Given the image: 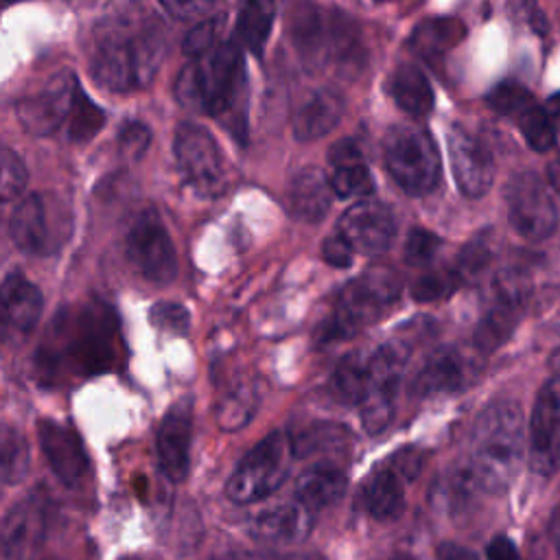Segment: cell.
<instances>
[{"mask_svg":"<svg viewBox=\"0 0 560 560\" xmlns=\"http://www.w3.org/2000/svg\"><path fill=\"white\" fill-rule=\"evenodd\" d=\"M79 83L72 70H59L37 90L15 101V114L31 136H48L70 116Z\"/></svg>","mask_w":560,"mask_h":560,"instance_id":"7c38bea8","label":"cell"},{"mask_svg":"<svg viewBox=\"0 0 560 560\" xmlns=\"http://www.w3.org/2000/svg\"><path fill=\"white\" fill-rule=\"evenodd\" d=\"M547 179H549V186L556 192H560V153L547 162Z\"/></svg>","mask_w":560,"mask_h":560,"instance_id":"f5cc1de1","label":"cell"},{"mask_svg":"<svg viewBox=\"0 0 560 560\" xmlns=\"http://www.w3.org/2000/svg\"><path fill=\"white\" fill-rule=\"evenodd\" d=\"M118 151L127 160H138L144 155L151 142V129L142 120H127L118 127Z\"/></svg>","mask_w":560,"mask_h":560,"instance_id":"ee69618b","label":"cell"},{"mask_svg":"<svg viewBox=\"0 0 560 560\" xmlns=\"http://www.w3.org/2000/svg\"><path fill=\"white\" fill-rule=\"evenodd\" d=\"M545 109H547V114H549V118H551V122H553L556 131L560 133V92H558V94H553V96H549V101H547Z\"/></svg>","mask_w":560,"mask_h":560,"instance_id":"db71d44e","label":"cell"},{"mask_svg":"<svg viewBox=\"0 0 560 560\" xmlns=\"http://www.w3.org/2000/svg\"><path fill=\"white\" fill-rule=\"evenodd\" d=\"M411 354L409 335H396L368 354V392L359 405L363 429L370 435L381 433L394 418L396 394L402 370Z\"/></svg>","mask_w":560,"mask_h":560,"instance_id":"ba28073f","label":"cell"},{"mask_svg":"<svg viewBox=\"0 0 560 560\" xmlns=\"http://www.w3.org/2000/svg\"><path fill=\"white\" fill-rule=\"evenodd\" d=\"M149 322L160 328V330H168V332H186L190 326V313L186 306L177 304V302H155L149 311Z\"/></svg>","mask_w":560,"mask_h":560,"instance_id":"f6af8a7d","label":"cell"},{"mask_svg":"<svg viewBox=\"0 0 560 560\" xmlns=\"http://www.w3.org/2000/svg\"><path fill=\"white\" fill-rule=\"evenodd\" d=\"M332 203L330 177L319 166H302L289 184L291 214L302 223H319Z\"/></svg>","mask_w":560,"mask_h":560,"instance_id":"7402d4cb","label":"cell"},{"mask_svg":"<svg viewBox=\"0 0 560 560\" xmlns=\"http://www.w3.org/2000/svg\"><path fill=\"white\" fill-rule=\"evenodd\" d=\"M512 120L516 122L518 131L523 133L525 142L534 149V151H549L556 144V127L547 114V109L542 105H538L536 101L527 103L525 107H521Z\"/></svg>","mask_w":560,"mask_h":560,"instance_id":"1f68e13d","label":"cell"},{"mask_svg":"<svg viewBox=\"0 0 560 560\" xmlns=\"http://www.w3.org/2000/svg\"><path fill=\"white\" fill-rule=\"evenodd\" d=\"M459 284H462V278L457 276L455 269H440V271H429L418 276L409 287V293L418 302H431V300H442L451 295Z\"/></svg>","mask_w":560,"mask_h":560,"instance_id":"74e56055","label":"cell"},{"mask_svg":"<svg viewBox=\"0 0 560 560\" xmlns=\"http://www.w3.org/2000/svg\"><path fill=\"white\" fill-rule=\"evenodd\" d=\"M532 101H534V96L529 94V90L523 88L521 83H514V81H503L497 88H492V92L488 94V105L494 112H499L503 116H510V118Z\"/></svg>","mask_w":560,"mask_h":560,"instance_id":"b9f144b4","label":"cell"},{"mask_svg":"<svg viewBox=\"0 0 560 560\" xmlns=\"http://www.w3.org/2000/svg\"><path fill=\"white\" fill-rule=\"evenodd\" d=\"M291 440L282 431H271L256 442L238 462L225 483V494L234 503H256L276 492L289 475Z\"/></svg>","mask_w":560,"mask_h":560,"instance_id":"52a82bcc","label":"cell"},{"mask_svg":"<svg viewBox=\"0 0 560 560\" xmlns=\"http://www.w3.org/2000/svg\"><path fill=\"white\" fill-rule=\"evenodd\" d=\"M551 368L558 372V376H560V350L551 357Z\"/></svg>","mask_w":560,"mask_h":560,"instance_id":"9f6ffc18","label":"cell"},{"mask_svg":"<svg viewBox=\"0 0 560 560\" xmlns=\"http://www.w3.org/2000/svg\"><path fill=\"white\" fill-rule=\"evenodd\" d=\"M490 260H492V243H490L488 234H479L470 243L464 245L453 269L457 271L462 282H466V280L477 278L490 265Z\"/></svg>","mask_w":560,"mask_h":560,"instance_id":"f35d334b","label":"cell"},{"mask_svg":"<svg viewBox=\"0 0 560 560\" xmlns=\"http://www.w3.org/2000/svg\"><path fill=\"white\" fill-rule=\"evenodd\" d=\"M190 435H192L190 402L179 400L166 411L155 435L158 464L171 481H184L188 475Z\"/></svg>","mask_w":560,"mask_h":560,"instance_id":"ac0fdd59","label":"cell"},{"mask_svg":"<svg viewBox=\"0 0 560 560\" xmlns=\"http://www.w3.org/2000/svg\"><path fill=\"white\" fill-rule=\"evenodd\" d=\"M313 512L295 503H278L256 514L252 521V536L267 545L302 542L313 527Z\"/></svg>","mask_w":560,"mask_h":560,"instance_id":"44dd1931","label":"cell"},{"mask_svg":"<svg viewBox=\"0 0 560 560\" xmlns=\"http://www.w3.org/2000/svg\"><path fill=\"white\" fill-rule=\"evenodd\" d=\"M258 409V392L254 385L238 383L217 405V422L223 431H236L249 422Z\"/></svg>","mask_w":560,"mask_h":560,"instance_id":"4dcf8cb0","label":"cell"},{"mask_svg":"<svg viewBox=\"0 0 560 560\" xmlns=\"http://www.w3.org/2000/svg\"><path fill=\"white\" fill-rule=\"evenodd\" d=\"M44 308V298L22 271L13 269L2 280V322L7 332L26 335L35 328Z\"/></svg>","mask_w":560,"mask_h":560,"instance_id":"ffe728a7","label":"cell"},{"mask_svg":"<svg viewBox=\"0 0 560 560\" xmlns=\"http://www.w3.org/2000/svg\"><path fill=\"white\" fill-rule=\"evenodd\" d=\"M435 560H479V558L464 545L442 542L435 549Z\"/></svg>","mask_w":560,"mask_h":560,"instance_id":"816d5d0a","label":"cell"},{"mask_svg":"<svg viewBox=\"0 0 560 560\" xmlns=\"http://www.w3.org/2000/svg\"><path fill=\"white\" fill-rule=\"evenodd\" d=\"M400 295V278L387 267H372L350 280L332 308V315L317 330L324 343L341 341L357 335L363 326L385 315Z\"/></svg>","mask_w":560,"mask_h":560,"instance_id":"277c9868","label":"cell"},{"mask_svg":"<svg viewBox=\"0 0 560 560\" xmlns=\"http://www.w3.org/2000/svg\"><path fill=\"white\" fill-rule=\"evenodd\" d=\"M365 512L376 521H394L405 508V490L400 475L387 464L376 468L361 488Z\"/></svg>","mask_w":560,"mask_h":560,"instance_id":"484cf974","label":"cell"},{"mask_svg":"<svg viewBox=\"0 0 560 560\" xmlns=\"http://www.w3.org/2000/svg\"><path fill=\"white\" fill-rule=\"evenodd\" d=\"M291 37L308 63L317 66L335 57L346 68H359L363 61L359 37L346 15H324L319 9L304 4L291 18Z\"/></svg>","mask_w":560,"mask_h":560,"instance_id":"8992f818","label":"cell"},{"mask_svg":"<svg viewBox=\"0 0 560 560\" xmlns=\"http://www.w3.org/2000/svg\"><path fill=\"white\" fill-rule=\"evenodd\" d=\"M46 501L31 492L4 514L2 521V549L7 556H20L26 547L44 536Z\"/></svg>","mask_w":560,"mask_h":560,"instance_id":"603a6c76","label":"cell"},{"mask_svg":"<svg viewBox=\"0 0 560 560\" xmlns=\"http://www.w3.org/2000/svg\"><path fill=\"white\" fill-rule=\"evenodd\" d=\"M37 438L55 477L63 486L77 488L88 472V453L77 431L68 424L44 418L37 422Z\"/></svg>","mask_w":560,"mask_h":560,"instance_id":"e0dca14e","label":"cell"},{"mask_svg":"<svg viewBox=\"0 0 560 560\" xmlns=\"http://www.w3.org/2000/svg\"><path fill=\"white\" fill-rule=\"evenodd\" d=\"M529 466L545 477L560 470V376L549 378L536 396L529 420Z\"/></svg>","mask_w":560,"mask_h":560,"instance_id":"5bb4252c","label":"cell"},{"mask_svg":"<svg viewBox=\"0 0 560 560\" xmlns=\"http://www.w3.org/2000/svg\"><path fill=\"white\" fill-rule=\"evenodd\" d=\"M346 101L332 88L313 92L293 114V136L300 142H311L326 136L343 116Z\"/></svg>","mask_w":560,"mask_h":560,"instance_id":"cb8c5ba5","label":"cell"},{"mask_svg":"<svg viewBox=\"0 0 560 560\" xmlns=\"http://www.w3.org/2000/svg\"><path fill=\"white\" fill-rule=\"evenodd\" d=\"M273 18H276V4L271 2L245 4L236 18V28H234L236 42L243 44L256 57H260L273 26Z\"/></svg>","mask_w":560,"mask_h":560,"instance_id":"f546056e","label":"cell"},{"mask_svg":"<svg viewBox=\"0 0 560 560\" xmlns=\"http://www.w3.org/2000/svg\"><path fill=\"white\" fill-rule=\"evenodd\" d=\"M389 94L396 105L411 118L431 114L435 96L427 74L416 63H400L389 77Z\"/></svg>","mask_w":560,"mask_h":560,"instance_id":"4316f807","label":"cell"},{"mask_svg":"<svg viewBox=\"0 0 560 560\" xmlns=\"http://www.w3.org/2000/svg\"><path fill=\"white\" fill-rule=\"evenodd\" d=\"M337 232L365 256L385 254L396 238V221L392 210L376 199L354 201L337 221Z\"/></svg>","mask_w":560,"mask_h":560,"instance_id":"9a60e30c","label":"cell"},{"mask_svg":"<svg viewBox=\"0 0 560 560\" xmlns=\"http://www.w3.org/2000/svg\"><path fill=\"white\" fill-rule=\"evenodd\" d=\"M2 179H0V192H2V201H11L18 199L28 182V171L22 162V158L11 151L9 147L2 149Z\"/></svg>","mask_w":560,"mask_h":560,"instance_id":"60d3db41","label":"cell"},{"mask_svg":"<svg viewBox=\"0 0 560 560\" xmlns=\"http://www.w3.org/2000/svg\"><path fill=\"white\" fill-rule=\"evenodd\" d=\"M446 144L459 190L470 199L483 197L494 179V158L490 149L459 122L448 127Z\"/></svg>","mask_w":560,"mask_h":560,"instance_id":"2e32d148","label":"cell"},{"mask_svg":"<svg viewBox=\"0 0 560 560\" xmlns=\"http://www.w3.org/2000/svg\"><path fill=\"white\" fill-rule=\"evenodd\" d=\"M486 560H521L518 547L505 534H497L486 545Z\"/></svg>","mask_w":560,"mask_h":560,"instance_id":"681fc988","label":"cell"},{"mask_svg":"<svg viewBox=\"0 0 560 560\" xmlns=\"http://www.w3.org/2000/svg\"><path fill=\"white\" fill-rule=\"evenodd\" d=\"M479 372L481 359L477 352L459 346H442L433 350L413 374L409 383V394L413 398L453 394L472 385Z\"/></svg>","mask_w":560,"mask_h":560,"instance_id":"4fadbf2b","label":"cell"},{"mask_svg":"<svg viewBox=\"0 0 560 560\" xmlns=\"http://www.w3.org/2000/svg\"><path fill=\"white\" fill-rule=\"evenodd\" d=\"M173 153L186 182L201 195H219L225 188L223 155L217 140L195 122H179L173 136Z\"/></svg>","mask_w":560,"mask_h":560,"instance_id":"8fae6325","label":"cell"},{"mask_svg":"<svg viewBox=\"0 0 560 560\" xmlns=\"http://www.w3.org/2000/svg\"><path fill=\"white\" fill-rule=\"evenodd\" d=\"M223 28V15H214L208 20H201L199 24H195L188 35L182 42V50L188 57H203L206 52H210L214 46H219V33Z\"/></svg>","mask_w":560,"mask_h":560,"instance_id":"ab89813d","label":"cell"},{"mask_svg":"<svg viewBox=\"0 0 560 560\" xmlns=\"http://www.w3.org/2000/svg\"><path fill=\"white\" fill-rule=\"evenodd\" d=\"M508 221L525 241H545L558 228V208L547 184L534 173H516L505 184Z\"/></svg>","mask_w":560,"mask_h":560,"instance_id":"30bf717a","label":"cell"},{"mask_svg":"<svg viewBox=\"0 0 560 560\" xmlns=\"http://www.w3.org/2000/svg\"><path fill=\"white\" fill-rule=\"evenodd\" d=\"M162 9L179 20H192V18H199L203 13H208L212 9L210 2H182V0H175V2H162Z\"/></svg>","mask_w":560,"mask_h":560,"instance_id":"f907efd6","label":"cell"},{"mask_svg":"<svg viewBox=\"0 0 560 560\" xmlns=\"http://www.w3.org/2000/svg\"><path fill=\"white\" fill-rule=\"evenodd\" d=\"M523 306H516L512 302L494 300L490 302L488 311L483 313L477 330H475V348L477 352H492L501 343H505L518 324Z\"/></svg>","mask_w":560,"mask_h":560,"instance_id":"f1b7e54d","label":"cell"},{"mask_svg":"<svg viewBox=\"0 0 560 560\" xmlns=\"http://www.w3.org/2000/svg\"><path fill=\"white\" fill-rule=\"evenodd\" d=\"M346 472L335 464H315L306 468L295 483V499L308 512H317L335 505L346 492Z\"/></svg>","mask_w":560,"mask_h":560,"instance_id":"d4e9b609","label":"cell"},{"mask_svg":"<svg viewBox=\"0 0 560 560\" xmlns=\"http://www.w3.org/2000/svg\"><path fill=\"white\" fill-rule=\"evenodd\" d=\"M328 160H330L332 168L352 166V164H365L359 144H357L354 140H350V138L337 140V142L328 149Z\"/></svg>","mask_w":560,"mask_h":560,"instance_id":"7dc6e473","label":"cell"},{"mask_svg":"<svg viewBox=\"0 0 560 560\" xmlns=\"http://www.w3.org/2000/svg\"><path fill=\"white\" fill-rule=\"evenodd\" d=\"M164 55V26L144 11H120L94 28L90 68L107 90L129 92L153 81Z\"/></svg>","mask_w":560,"mask_h":560,"instance_id":"6da1fadb","label":"cell"},{"mask_svg":"<svg viewBox=\"0 0 560 560\" xmlns=\"http://www.w3.org/2000/svg\"><path fill=\"white\" fill-rule=\"evenodd\" d=\"M387 560H413L409 553H394V556H389Z\"/></svg>","mask_w":560,"mask_h":560,"instance_id":"6f0895ef","label":"cell"},{"mask_svg":"<svg viewBox=\"0 0 560 560\" xmlns=\"http://www.w3.org/2000/svg\"><path fill=\"white\" fill-rule=\"evenodd\" d=\"M9 236L20 252L31 256H46L57 247L44 195L31 192L15 203L9 217Z\"/></svg>","mask_w":560,"mask_h":560,"instance_id":"d6986e66","label":"cell"},{"mask_svg":"<svg viewBox=\"0 0 560 560\" xmlns=\"http://www.w3.org/2000/svg\"><path fill=\"white\" fill-rule=\"evenodd\" d=\"M332 389L350 405H361L368 392V357L348 354L341 359L332 374Z\"/></svg>","mask_w":560,"mask_h":560,"instance_id":"d6a6232c","label":"cell"},{"mask_svg":"<svg viewBox=\"0 0 560 560\" xmlns=\"http://www.w3.org/2000/svg\"><path fill=\"white\" fill-rule=\"evenodd\" d=\"M245 88V61L234 39L221 42L203 57L186 63L173 85L175 98L208 116L228 114Z\"/></svg>","mask_w":560,"mask_h":560,"instance_id":"3957f363","label":"cell"},{"mask_svg":"<svg viewBox=\"0 0 560 560\" xmlns=\"http://www.w3.org/2000/svg\"><path fill=\"white\" fill-rule=\"evenodd\" d=\"M105 112L79 88L72 112L68 116V140L88 142L92 140L105 125Z\"/></svg>","mask_w":560,"mask_h":560,"instance_id":"e575fe53","label":"cell"},{"mask_svg":"<svg viewBox=\"0 0 560 560\" xmlns=\"http://www.w3.org/2000/svg\"><path fill=\"white\" fill-rule=\"evenodd\" d=\"M389 466L400 475V479H413L418 472H420V466H422V457L416 448H405V451H398Z\"/></svg>","mask_w":560,"mask_h":560,"instance_id":"c3c4849f","label":"cell"},{"mask_svg":"<svg viewBox=\"0 0 560 560\" xmlns=\"http://www.w3.org/2000/svg\"><path fill=\"white\" fill-rule=\"evenodd\" d=\"M125 256L131 267L153 284H168L177 273L173 238L153 208L142 210L125 234Z\"/></svg>","mask_w":560,"mask_h":560,"instance_id":"9c48e42d","label":"cell"},{"mask_svg":"<svg viewBox=\"0 0 560 560\" xmlns=\"http://www.w3.org/2000/svg\"><path fill=\"white\" fill-rule=\"evenodd\" d=\"M348 431L341 424L335 422H315L300 433H295L291 440V448L295 457H306L319 451H330L339 448L348 442Z\"/></svg>","mask_w":560,"mask_h":560,"instance_id":"836d02e7","label":"cell"},{"mask_svg":"<svg viewBox=\"0 0 560 560\" xmlns=\"http://www.w3.org/2000/svg\"><path fill=\"white\" fill-rule=\"evenodd\" d=\"M553 540H556V545L560 547V510H558V514H556V518H553Z\"/></svg>","mask_w":560,"mask_h":560,"instance_id":"11a10c76","label":"cell"},{"mask_svg":"<svg viewBox=\"0 0 560 560\" xmlns=\"http://www.w3.org/2000/svg\"><path fill=\"white\" fill-rule=\"evenodd\" d=\"M438 249H440V238L433 232H429L424 228H411L405 238L402 258L407 265L418 267V265L431 262Z\"/></svg>","mask_w":560,"mask_h":560,"instance_id":"7bdbcfd3","label":"cell"},{"mask_svg":"<svg viewBox=\"0 0 560 560\" xmlns=\"http://www.w3.org/2000/svg\"><path fill=\"white\" fill-rule=\"evenodd\" d=\"M523 453V411L512 400H497L490 402L472 424L464 468L477 490L499 494L516 477Z\"/></svg>","mask_w":560,"mask_h":560,"instance_id":"7a4b0ae2","label":"cell"},{"mask_svg":"<svg viewBox=\"0 0 560 560\" xmlns=\"http://www.w3.org/2000/svg\"><path fill=\"white\" fill-rule=\"evenodd\" d=\"M466 35V26L455 18H429L420 22L409 35V48L422 59L435 61L457 46Z\"/></svg>","mask_w":560,"mask_h":560,"instance_id":"83f0119b","label":"cell"},{"mask_svg":"<svg viewBox=\"0 0 560 560\" xmlns=\"http://www.w3.org/2000/svg\"><path fill=\"white\" fill-rule=\"evenodd\" d=\"M31 455L24 435L11 424H2V481L13 486L28 472Z\"/></svg>","mask_w":560,"mask_h":560,"instance_id":"d590c367","label":"cell"},{"mask_svg":"<svg viewBox=\"0 0 560 560\" xmlns=\"http://www.w3.org/2000/svg\"><path fill=\"white\" fill-rule=\"evenodd\" d=\"M352 256H354V249L352 245L337 232V234H330L324 238L322 243V258L332 265V267H350L352 265Z\"/></svg>","mask_w":560,"mask_h":560,"instance_id":"bcb514c9","label":"cell"},{"mask_svg":"<svg viewBox=\"0 0 560 560\" xmlns=\"http://www.w3.org/2000/svg\"><path fill=\"white\" fill-rule=\"evenodd\" d=\"M330 186H332V192L341 199H350V197L368 199V195L374 190V179L365 164H352V166L332 168Z\"/></svg>","mask_w":560,"mask_h":560,"instance_id":"8d00e7d4","label":"cell"},{"mask_svg":"<svg viewBox=\"0 0 560 560\" xmlns=\"http://www.w3.org/2000/svg\"><path fill=\"white\" fill-rule=\"evenodd\" d=\"M383 160L392 179L413 197L429 195L440 184V151L420 125H392L383 138Z\"/></svg>","mask_w":560,"mask_h":560,"instance_id":"5b68a950","label":"cell"}]
</instances>
